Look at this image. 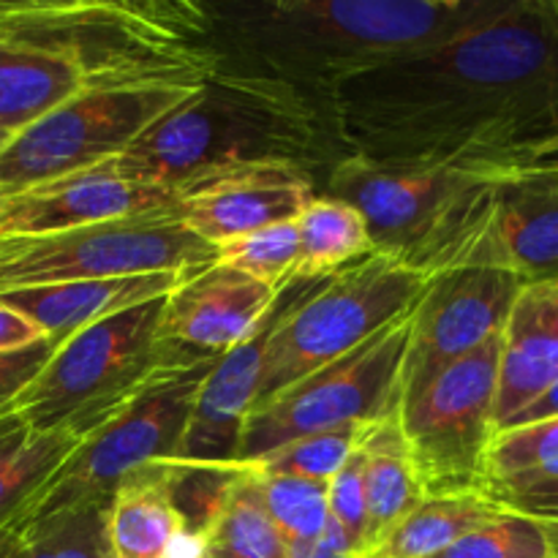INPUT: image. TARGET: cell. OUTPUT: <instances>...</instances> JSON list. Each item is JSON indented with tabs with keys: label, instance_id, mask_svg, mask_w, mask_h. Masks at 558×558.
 <instances>
[{
	"label": "cell",
	"instance_id": "30",
	"mask_svg": "<svg viewBox=\"0 0 558 558\" xmlns=\"http://www.w3.org/2000/svg\"><path fill=\"white\" fill-rule=\"evenodd\" d=\"M216 262L281 292L298 262V218L216 245Z\"/></svg>",
	"mask_w": 558,
	"mask_h": 558
},
{
	"label": "cell",
	"instance_id": "42",
	"mask_svg": "<svg viewBox=\"0 0 558 558\" xmlns=\"http://www.w3.org/2000/svg\"><path fill=\"white\" fill-rule=\"evenodd\" d=\"M14 423H16V417H14V414H5V417H0V436H3L5 430H9L11 425H14Z\"/></svg>",
	"mask_w": 558,
	"mask_h": 558
},
{
	"label": "cell",
	"instance_id": "35",
	"mask_svg": "<svg viewBox=\"0 0 558 558\" xmlns=\"http://www.w3.org/2000/svg\"><path fill=\"white\" fill-rule=\"evenodd\" d=\"M52 352L54 343L44 338V341L33 343V347L0 354V417L11 414V403L36 379V374L44 368V363H47Z\"/></svg>",
	"mask_w": 558,
	"mask_h": 558
},
{
	"label": "cell",
	"instance_id": "32",
	"mask_svg": "<svg viewBox=\"0 0 558 558\" xmlns=\"http://www.w3.org/2000/svg\"><path fill=\"white\" fill-rule=\"evenodd\" d=\"M25 526L20 558H112L107 537V510L65 512Z\"/></svg>",
	"mask_w": 558,
	"mask_h": 558
},
{
	"label": "cell",
	"instance_id": "37",
	"mask_svg": "<svg viewBox=\"0 0 558 558\" xmlns=\"http://www.w3.org/2000/svg\"><path fill=\"white\" fill-rule=\"evenodd\" d=\"M287 558H357V554H354L347 534L336 523L327 521L319 537L287 545Z\"/></svg>",
	"mask_w": 558,
	"mask_h": 558
},
{
	"label": "cell",
	"instance_id": "39",
	"mask_svg": "<svg viewBox=\"0 0 558 558\" xmlns=\"http://www.w3.org/2000/svg\"><path fill=\"white\" fill-rule=\"evenodd\" d=\"M550 417H558V381H556V385H550L548 390H545L543 396H539L537 401L532 403V407H526L521 414H515V417H512L510 423L505 425V428L539 423V420H550ZM505 428H501V430H505Z\"/></svg>",
	"mask_w": 558,
	"mask_h": 558
},
{
	"label": "cell",
	"instance_id": "10",
	"mask_svg": "<svg viewBox=\"0 0 558 558\" xmlns=\"http://www.w3.org/2000/svg\"><path fill=\"white\" fill-rule=\"evenodd\" d=\"M409 319L392 322L347 357L305 376L298 385L256 401L245 420L234 466H245L294 439L371 425L401 409Z\"/></svg>",
	"mask_w": 558,
	"mask_h": 558
},
{
	"label": "cell",
	"instance_id": "29",
	"mask_svg": "<svg viewBox=\"0 0 558 558\" xmlns=\"http://www.w3.org/2000/svg\"><path fill=\"white\" fill-rule=\"evenodd\" d=\"M365 425H352V428L327 430V434L303 436L278 450L267 452L265 458L254 463H245L243 469L259 474H272V477H292L305 480V483L330 485L336 474L349 463V458L357 450L360 434Z\"/></svg>",
	"mask_w": 558,
	"mask_h": 558
},
{
	"label": "cell",
	"instance_id": "26",
	"mask_svg": "<svg viewBox=\"0 0 558 558\" xmlns=\"http://www.w3.org/2000/svg\"><path fill=\"white\" fill-rule=\"evenodd\" d=\"M80 439L65 430H27L16 420L0 436V529L20 523L27 505L49 483Z\"/></svg>",
	"mask_w": 558,
	"mask_h": 558
},
{
	"label": "cell",
	"instance_id": "24",
	"mask_svg": "<svg viewBox=\"0 0 558 558\" xmlns=\"http://www.w3.org/2000/svg\"><path fill=\"white\" fill-rule=\"evenodd\" d=\"M501 512L505 507L483 490L425 496L371 558H434Z\"/></svg>",
	"mask_w": 558,
	"mask_h": 558
},
{
	"label": "cell",
	"instance_id": "36",
	"mask_svg": "<svg viewBox=\"0 0 558 558\" xmlns=\"http://www.w3.org/2000/svg\"><path fill=\"white\" fill-rule=\"evenodd\" d=\"M490 499L499 501L507 512H515V515L537 521L543 526V532L548 534L554 558H558V480L532 485V488L523 490H512V494L490 496Z\"/></svg>",
	"mask_w": 558,
	"mask_h": 558
},
{
	"label": "cell",
	"instance_id": "28",
	"mask_svg": "<svg viewBox=\"0 0 558 558\" xmlns=\"http://www.w3.org/2000/svg\"><path fill=\"white\" fill-rule=\"evenodd\" d=\"M205 558H287V539L267 515L248 469L238 466L232 490L207 529Z\"/></svg>",
	"mask_w": 558,
	"mask_h": 558
},
{
	"label": "cell",
	"instance_id": "12",
	"mask_svg": "<svg viewBox=\"0 0 558 558\" xmlns=\"http://www.w3.org/2000/svg\"><path fill=\"white\" fill-rule=\"evenodd\" d=\"M196 90V87H194ZM194 90H87L11 136L0 150V194L112 161Z\"/></svg>",
	"mask_w": 558,
	"mask_h": 558
},
{
	"label": "cell",
	"instance_id": "44",
	"mask_svg": "<svg viewBox=\"0 0 558 558\" xmlns=\"http://www.w3.org/2000/svg\"><path fill=\"white\" fill-rule=\"evenodd\" d=\"M5 142H9V136L0 134V150H3V147H5Z\"/></svg>",
	"mask_w": 558,
	"mask_h": 558
},
{
	"label": "cell",
	"instance_id": "13",
	"mask_svg": "<svg viewBox=\"0 0 558 558\" xmlns=\"http://www.w3.org/2000/svg\"><path fill=\"white\" fill-rule=\"evenodd\" d=\"M523 283L515 272L494 265L452 267L430 278L409 319L401 401L423 390L447 365L501 336Z\"/></svg>",
	"mask_w": 558,
	"mask_h": 558
},
{
	"label": "cell",
	"instance_id": "16",
	"mask_svg": "<svg viewBox=\"0 0 558 558\" xmlns=\"http://www.w3.org/2000/svg\"><path fill=\"white\" fill-rule=\"evenodd\" d=\"M174 210V191L123 178L112 161L5 196L0 238L52 234Z\"/></svg>",
	"mask_w": 558,
	"mask_h": 558
},
{
	"label": "cell",
	"instance_id": "15",
	"mask_svg": "<svg viewBox=\"0 0 558 558\" xmlns=\"http://www.w3.org/2000/svg\"><path fill=\"white\" fill-rule=\"evenodd\" d=\"M276 300L278 289L216 262L163 298L158 338L185 365L218 360L251 336Z\"/></svg>",
	"mask_w": 558,
	"mask_h": 558
},
{
	"label": "cell",
	"instance_id": "20",
	"mask_svg": "<svg viewBox=\"0 0 558 558\" xmlns=\"http://www.w3.org/2000/svg\"><path fill=\"white\" fill-rule=\"evenodd\" d=\"M183 278L189 276L156 272V276L58 283V287L0 294V303H5L16 314L25 316L27 322H33L58 347V343L69 341L80 330H85V327L98 325V322L109 319L120 311L167 298Z\"/></svg>",
	"mask_w": 558,
	"mask_h": 558
},
{
	"label": "cell",
	"instance_id": "17",
	"mask_svg": "<svg viewBox=\"0 0 558 558\" xmlns=\"http://www.w3.org/2000/svg\"><path fill=\"white\" fill-rule=\"evenodd\" d=\"M298 283H287L251 336L221 354L207 371L174 461L196 463V466H234L245 420L259 401L267 341Z\"/></svg>",
	"mask_w": 558,
	"mask_h": 558
},
{
	"label": "cell",
	"instance_id": "11",
	"mask_svg": "<svg viewBox=\"0 0 558 558\" xmlns=\"http://www.w3.org/2000/svg\"><path fill=\"white\" fill-rule=\"evenodd\" d=\"M501 336L447 365L401 401L403 439L425 496L485 494V458L496 436Z\"/></svg>",
	"mask_w": 558,
	"mask_h": 558
},
{
	"label": "cell",
	"instance_id": "19",
	"mask_svg": "<svg viewBox=\"0 0 558 558\" xmlns=\"http://www.w3.org/2000/svg\"><path fill=\"white\" fill-rule=\"evenodd\" d=\"M558 381V278L523 283L501 330L496 434Z\"/></svg>",
	"mask_w": 558,
	"mask_h": 558
},
{
	"label": "cell",
	"instance_id": "43",
	"mask_svg": "<svg viewBox=\"0 0 558 558\" xmlns=\"http://www.w3.org/2000/svg\"><path fill=\"white\" fill-rule=\"evenodd\" d=\"M3 205H5V196L0 194V218H3Z\"/></svg>",
	"mask_w": 558,
	"mask_h": 558
},
{
	"label": "cell",
	"instance_id": "38",
	"mask_svg": "<svg viewBox=\"0 0 558 558\" xmlns=\"http://www.w3.org/2000/svg\"><path fill=\"white\" fill-rule=\"evenodd\" d=\"M44 338L47 336H44L33 322H27L25 316L16 314L14 308L0 303V354L33 347V343L44 341Z\"/></svg>",
	"mask_w": 558,
	"mask_h": 558
},
{
	"label": "cell",
	"instance_id": "8",
	"mask_svg": "<svg viewBox=\"0 0 558 558\" xmlns=\"http://www.w3.org/2000/svg\"><path fill=\"white\" fill-rule=\"evenodd\" d=\"M213 363L216 360L161 376L123 412L85 436L27 505L20 523H38L93 507L107 510L131 477L156 463L174 461L196 392Z\"/></svg>",
	"mask_w": 558,
	"mask_h": 558
},
{
	"label": "cell",
	"instance_id": "31",
	"mask_svg": "<svg viewBox=\"0 0 558 558\" xmlns=\"http://www.w3.org/2000/svg\"><path fill=\"white\" fill-rule=\"evenodd\" d=\"M251 474H254L256 490H259L267 515L276 523L287 545L305 543V539H314L325 532L327 521H330L327 485L292 477H272V474L259 472Z\"/></svg>",
	"mask_w": 558,
	"mask_h": 558
},
{
	"label": "cell",
	"instance_id": "41",
	"mask_svg": "<svg viewBox=\"0 0 558 558\" xmlns=\"http://www.w3.org/2000/svg\"><path fill=\"white\" fill-rule=\"evenodd\" d=\"M537 163H558V136H556V140H550L548 145L539 150Z\"/></svg>",
	"mask_w": 558,
	"mask_h": 558
},
{
	"label": "cell",
	"instance_id": "7",
	"mask_svg": "<svg viewBox=\"0 0 558 558\" xmlns=\"http://www.w3.org/2000/svg\"><path fill=\"white\" fill-rule=\"evenodd\" d=\"M428 281L379 254L325 281H300L267 341L259 401L347 357L376 332L412 314Z\"/></svg>",
	"mask_w": 558,
	"mask_h": 558
},
{
	"label": "cell",
	"instance_id": "22",
	"mask_svg": "<svg viewBox=\"0 0 558 558\" xmlns=\"http://www.w3.org/2000/svg\"><path fill=\"white\" fill-rule=\"evenodd\" d=\"M85 93L80 74L58 54L0 44V134L14 136L69 98Z\"/></svg>",
	"mask_w": 558,
	"mask_h": 558
},
{
	"label": "cell",
	"instance_id": "33",
	"mask_svg": "<svg viewBox=\"0 0 558 558\" xmlns=\"http://www.w3.org/2000/svg\"><path fill=\"white\" fill-rule=\"evenodd\" d=\"M434 558H554V550L537 521L505 510Z\"/></svg>",
	"mask_w": 558,
	"mask_h": 558
},
{
	"label": "cell",
	"instance_id": "5",
	"mask_svg": "<svg viewBox=\"0 0 558 558\" xmlns=\"http://www.w3.org/2000/svg\"><path fill=\"white\" fill-rule=\"evenodd\" d=\"M501 174L341 156L327 169L325 194L365 218L374 254L434 278L480 265Z\"/></svg>",
	"mask_w": 558,
	"mask_h": 558
},
{
	"label": "cell",
	"instance_id": "18",
	"mask_svg": "<svg viewBox=\"0 0 558 558\" xmlns=\"http://www.w3.org/2000/svg\"><path fill=\"white\" fill-rule=\"evenodd\" d=\"M480 265L505 267L526 283L556 281L558 163H534L501 174Z\"/></svg>",
	"mask_w": 558,
	"mask_h": 558
},
{
	"label": "cell",
	"instance_id": "25",
	"mask_svg": "<svg viewBox=\"0 0 558 558\" xmlns=\"http://www.w3.org/2000/svg\"><path fill=\"white\" fill-rule=\"evenodd\" d=\"M365 218L336 196L316 194L298 216V262L292 281H325L371 256Z\"/></svg>",
	"mask_w": 558,
	"mask_h": 558
},
{
	"label": "cell",
	"instance_id": "4",
	"mask_svg": "<svg viewBox=\"0 0 558 558\" xmlns=\"http://www.w3.org/2000/svg\"><path fill=\"white\" fill-rule=\"evenodd\" d=\"M0 44L58 54L87 90H194L221 65L202 0H0Z\"/></svg>",
	"mask_w": 558,
	"mask_h": 558
},
{
	"label": "cell",
	"instance_id": "2",
	"mask_svg": "<svg viewBox=\"0 0 558 558\" xmlns=\"http://www.w3.org/2000/svg\"><path fill=\"white\" fill-rule=\"evenodd\" d=\"M499 0H210L223 65L276 76L325 101L338 82L434 47Z\"/></svg>",
	"mask_w": 558,
	"mask_h": 558
},
{
	"label": "cell",
	"instance_id": "27",
	"mask_svg": "<svg viewBox=\"0 0 558 558\" xmlns=\"http://www.w3.org/2000/svg\"><path fill=\"white\" fill-rule=\"evenodd\" d=\"M554 480H558V417L515 425L494 436L485 458V494H512Z\"/></svg>",
	"mask_w": 558,
	"mask_h": 558
},
{
	"label": "cell",
	"instance_id": "6",
	"mask_svg": "<svg viewBox=\"0 0 558 558\" xmlns=\"http://www.w3.org/2000/svg\"><path fill=\"white\" fill-rule=\"evenodd\" d=\"M161 311L163 298L150 300L58 343L36 379L11 403V414L27 430H65L82 441L153 381L191 368L158 338Z\"/></svg>",
	"mask_w": 558,
	"mask_h": 558
},
{
	"label": "cell",
	"instance_id": "3",
	"mask_svg": "<svg viewBox=\"0 0 558 558\" xmlns=\"http://www.w3.org/2000/svg\"><path fill=\"white\" fill-rule=\"evenodd\" d=\"M338 158L319 98L276 76L221 63L120 153L114 167L136 183L174 191L218 169L283 161L319 172Z\"/></svg>",
	"mask_w": 558,
	"mask_h": 558
},
{
	"label": "cell",
	"instance_id": "9",
	"mask_svg": "<svg viewBox=\"0 0 558 558\" xmlns=\"http://www.w3.org/2000/svg\"><path fill=\"white\" fill-rule=\"evenodd\" d=\"M216 265V245L196 238L174 210L52 234L0 238V294L131 276H194Z\"/></svg>",
	"mask_w": 558,
	"mask_h": 558
},
{
	"label": "cell",
	"instance_id": "14",
	"mask_svg": "<svg viewBox=\"0 0 558 558\" xmlns=\"http://www.w3.org/2000/svg\"><path fill=\"white\" fill-rule=\"evenodd\" d=\"M316 191V172L265 161L199 174L174 189V216L210 245L294 221Z\"/></svg>",
	"mask_w": 558,
	"mask_h": 558
},
{
	"label": "cell",
	"instance_id": "21",
	"mask_svg": "<svg viewBox=\"0 0 558 558\" xmlns=\"http://www.w3.org/2000/svg\"><path fill=\"white\" fill-rule=\"evenodd\" d=\"M357 452L363 458L365 507H368V558L390 537L392 529L425 499L409 458L398 412L365 425Z\"/></svg>",
	"mask_w": 558,
	"mask_h": 558
},
{
	"label": "cell",
	"instance_id": "1",
	"mask_svg": "<svg viewBox=\"0 0 558 558\" xmlns=\"http://www.w3.org/2000/svg\"><path fill=\"white\" fill-rule=\"evenodd\" d=\"M322 107L341 156L534 167L558 136V0H499L466 31L338 82Z\"/></svg>",
	"mask_w": 558,
	"mask_h": 558
},
{
	"label": "cell",
	"instance_id": "34",
	"mask_svg": "<svg viewBox=\"0 0 558 558\" xmlns=\"http://www.w3.org/2000/svg\"><path fill=\"white\" fill-rule=\"evenodd\" d=\"M327 505H330V521L347 534L357 558H368V507H365L363 458L357 450L327 485Z\"/></svg>",
	"mask_w": 558,
	"mask_h": 558
},
{
	"label": "cell",
	"instance_id": "23",
	"mask_svg": "<svg viewBox=\"0 0 558 558\" xmlns=\"http://www.w3.org/2000/svg\"><path fill=\"white\" fill-rule=\"evenodd\" d=\"M183 532V518L163 485V463L131 477L107 507L112 558H163L172 539Z\"/></svg>",
	"mask_w": 558,
	"mask_h": 558
},
{
	"label": "cell",
	"instance_id": "40",
	"mask_svg": "<svg viewBox=\"0 0 558 558\" xmlns=\"http://www.w3.org/2000/svg\"><path fill=\"white\" fill-rule=\"evenodd\" d=\"M22 548H25V526L22 523L0 529V558H20Z\"/></svg>",
	"mask_w": 558,
	"mask_h": 558
}]
</instances>
